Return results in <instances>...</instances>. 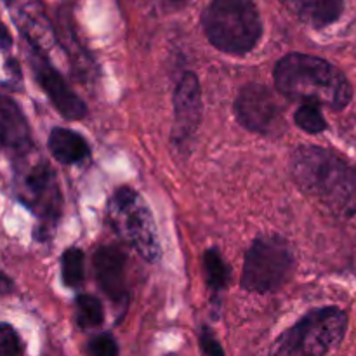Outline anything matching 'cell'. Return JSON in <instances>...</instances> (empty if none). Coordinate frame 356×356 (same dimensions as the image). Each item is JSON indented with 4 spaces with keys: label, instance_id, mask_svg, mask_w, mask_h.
Listing matches in <instances>:
<instances>
[{
    "label": "cell",
    "instance_id": "cell-8",
    "mask_svg": "<svg viewBox=\"0 0 356 356\" xmlns=\"http://www.w3.org/2000/svg\"><path fill=\"white\" fill-rule=\"evenodd\" d=\"M236 120L259 134H275L282 125V113L273 92L261 83H249L235 101Z\"/></svg>",
    "mask_w": 356,
    "mask_h": 356
},
{
    "label": "cell",
    "instance_id": "cell-2",
    "mask_svg": "<svg viewBox=\"0 0 356 356\" xmlns=\"http://www.w3.org/2000/svg\"><path fill=\"white\" fill-rule=\"evenodd\" d=\"M273 76L278 92L302 104L343 110L351 101V86L346 76L316 56L287 54L277 63Z\"/></svg>",
    "mask_w": 356,
    "mask_h": 356
},
{
    "label": "cell",
    "instance_id": "cell-1",
    "mask_svg": "<svg viewBox=\"0 0 356 356\" xmlns=\"http://www.w3.org/2000/svg\"><path fill=\"white\" fill-rule=\"evenodd\" d=\"M292 177L306 195L341 218L356 216V170L320 146H301L292 156Z\"/></svg>",
    "mask_w": 356,
    "mask_h": 356
},
{
    "label": "cell",
    "instance_id": "cell-4",
    "mask_svg": "<svg viewBox=\"0 0 356 356\" xmlns=\"http://www.w3.org/2000/svg\"><path fill=\"white\" fill-rule=\"evenodd\" d=\"M346 329L348 316L339 308L315 309L275 341L271 356H325L339 346Z\"/></svg>",
    "mask_w": 356,
    "mask_h": 356
},
{
    "label": "cell",
    "instance_id": "cell-11",
    "mask_svg": "<svg viewBox=\"0 0 356 356\" xmlns=\"http://www.w3.org/2000/svg\"><path fill=\"white\" fill-rule=\"evenodd\" d=\"M94 273L101 291L115 302L127 296L125 285V256L117 247H99L94 254Z\"/></svg>",
    "mask_w": 356,
    "mask_h": 356
},
{
    "label": "cell",
    "instance_id": "cell-20",
    "mask_svg": "<svg viewBox=\"0 0 356 356\" xmlns=\"http://www.w3.org/2000/svg\"><path fill=\"white\" fill-rule=\"evenodd\" d=\"M92 356H118V344L110 334H99L89 343Z\"/></svg>",
    "mask_w": 356,
    "mask_h": 356
},
{
    "label": "cell",
    "instance_id": "cell-3",
    "mask_svg": "<svg viewBox=\"0 0 356 356\" xmlns=\"http://www.w3.org/2000/svg\"><path fill=\"white\" fill-rule=\"evenodd\" d=\"M202 23L209 42L228 54H247L263 33L252 0H212L204 10Z\"/></svg>",
    "mask_w": 356,
    "mask_h": 356
},
{
    "label": "cell",
    "instance_id": "cell-13",
    "mask_svg": "<svg viewBox=\"0 0 356 356\" xmlns=\"http://www.w3.org/2000/svg\"><path fill=\"white\" fill-rule=\"evenodd\" d=\"M47 146L52 156L59 163H65V165L82 162L83 159H87L90 155L89 143L83 139V136L65 127L52 129Z\"/></svg>",
    "mask_w": 356,
    "mask_h": 356
},
{
    "label": "cell",
    "instance_id": "cell-24",
    "mask_svg": "<svg viewBox=\"0 0 356 356\" xmlns=\"http://www.w3.org/2000/svg\"><path fill=\"white\" fill-rule=\"evenodd\" d=\"M170 356H174V355H170Z\"/></svg>",
    "mask_w": 356,
    "mask_h": 356
},
{
    "label": "cell",
    "instance_id": "cell-21",
    "mask_svg": "<svg viewBox=\"0 0 356 356\" xmlns=\"http://www.w3.org/2000/svg\"><path fill=\"white\" fill-rule=\"evenodd\" d=\"M200 348H202V353L205 356H225V351H222L221 343L214 337V334L204 327L200 334Z\"/></svg>",
    "mask_w": 356,
    "mask_h": 356
},
{
    "label": "cell",
    "instance_id": "cell-17",
    "mask_svg": "<svg viewBox=\"0 0 356 356\" xmlns=\"http://www.w3.org/2000/svg\"><path fill=\"white\" fill-rule=\"evenodd\" d=\"M63 282L70 289H79L83 282V252L76 247L66 250L61 257Z\"/></svg>",
    "mask_w": 356,
    "mask_h": 356
},
{
    "label": "cell",
    "instance_id": "cell-23",
    "mask_svg": "<svg viewBox=\"0 0 356 356\" xmlns=\"http://www.w3.org/2000/svg\"><path fill=\"white\" fill-rule=\"evenodd\" d=\"M10 291H13V282L7 278V275H3L2 271H0V296L9 294Z\"/></svg>",
    "mask_w": 356,
    "mask_h": 356
},
{
    "label": "cell",
    "instance_id": "cell-12",
    "mask_svg": "<svg viewBox=\"0 0 356 356\" xmlns=\"http://www.w3.org/2000/svg\"><path fill=\"white\" fill-rule=\"evenodd\" d=\"M30 127L16 101L0 94V145L19 155H26L31 146Z\"/></svg>",
    "mask_w": 356,
    "mask_h": 356
},
{
    "label": "cell",
    "instance_id": "cell-15",
    "mask_svg": "<svg viewBox=\"0 0 356 356\" xmlns=\"http://www.w3.org/2000/svg\"><path fill=\"white\" fill-rule=\"evenodd\" d=\"M204 271L205 284L209 285L212 292H219L226 287L229 280V270L222 259L221 252L216 247H212L204 254Z\"/></svg>",
    "mask_w": 356,
    "mask_h": 356
},
{
    "label": "cell",
    "instance_id": "cell-22",
    "mask_svg": "<svg viewBox=\"0 0 356 356\" xmlns=\"http://www.w3.org/2000/svg\"><path fill=\"white\" fill-rule=\"evenodd\" d=\"M10 45H13V37H10L6 24L0 21V49H2V51H7V49H10Z\"/></svg>",
    "mask_w": 356,
    "mask_h": 356
},
{
    "label": "cell",
    "instance_id": "cell-19",
    "mask_svg": "<svg viewBox=\"0 0 356 356\" xmlns=\"http://www.w3.org/2000/svg\"><path fill=\"white\" fill-rule=\"evenodd\" d=\"M21 341L9 323H0V356H19Z\"/></svg>",
    "mask_w": 356,
    "mask_h": 356
},
{
    "label": "cell",
    "instance_id": "cell-18",
    "mask_svg": "<svg viewBox=\"0 0 356 356\" xmlns=\"http://www.w3.org/2000/svg\"><path fill=\"white\" fill-rule=\"evenodd\" d=\"M294 122L299 129L308 134H320L327 129V122L323 118L320 106L316 104H302L294 115Z\"/></svg>",
    "mask_w": 356,
    "mask_h": 356
},
{
    "label": "cell",
    "instance_id": "cell-7",
    "mask_svg": "<svg viewBox=\"0 0 356 356\" xmlns=\"http://www.w3.org/2000/svg\"><path fill=\"white\" fill-rule=\"evenodd\" d=\"M17 191L26 204L42 219V229H51L58 222L63 209V197L54 170L45 160H26L17 174Z\"/></svg>",
    "mask_w": 356,
    "mask_h": 356
},
{
    "label": "cell",
    "instance_id": "cell-5",
    "mask_svg": "<svg viewBox=\"0 0 356 356\" xmlns=\"http://www.w3.org/2000/svg\"><path fill=\"white\" fill-rule=\"evenodd\" d=\"M106 218L113 232L148 263L160 257V242L149 207L138 191L118 188L108 200Z\"/></svg>",
    "mask_w": 356,
    "mask_h": 356
},
{
    "label": "cell",
    "instance_id": "cell-14",
    "mask_svg": "<svg viewBox=\"0 0 356 356\" xmlns=\"http://www.w3.org/2000/svg\"><path fill=\"white\" fill-rule=\"evenodd\" d=\"M299 19L322 28L334 23L343 13V0H282Z\"/></svg>",
    "mask_w": 356,
    "mask_h": 356
},
{
    "label": "cell",
    "instance_id": "cell-9",
    "mask_svg": "<svg viewBox=\"0 0 356 356\" xmlns=\"http://www.w3.org/2000/svg\"><path fill=\"white\" fill-rule=\"evenodd\" d=\"M31 70L35 73L38 86L42 87L56 110L65 117L66 120H80L86 117L87 106L82 99L75 94V90L66 83L61 73L44 58L38 49H33L30 56Z\"/></svg>",
    "mask_w": 356,
    "mask_h": 356
},
{
    "label": "cell",
    "instance_id": "cell-6",
    "mask_svg": "<svg viewBox=\"0 0 356 356\" xmlns=\"http://www.w3.org/2000/svg\"><path fill=\"white\" fill-rule=\"evenodd\" d=\"M294 257L287 240L280 235H261L245 254L242 287L249 292L268 294L289 280Z\"/></svg>",
    "mask_w": 356,
    "mask_h": 356
},
{
    "label": "cell",
    "instance_id": "cell-16",
    "mask_svg": "<svg viewBox=\"0 0 356 356\" xmlns=\"http://www.w3.org/2000/svg\"><path fill=\"white\" fill-rule=\"evenodd\" d=\"M76 322L82 329L99 327L104 320V312L101 302L94 296L82 294L76 298Z\"/></svg>",
    "mask_w": 356,
    "mask_h": 356
},
{
    "label": "cell",
    "instance_id": "cell-10",
    "mask_svg": "<svg viewBox=\"0 0 356 356\" xmlns=\"http://www.w3.org/2000/svg\"><path fill=\"white\" fill-rule=\"evenodd\" d=\"M202 120V90L195 73H184L174 90V141H190Z\"/></svg>",
    "mask_w": 356,
    "mask_h": 356
}]
</instances>
